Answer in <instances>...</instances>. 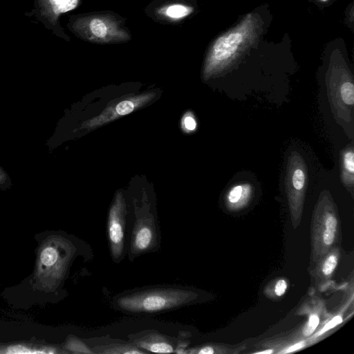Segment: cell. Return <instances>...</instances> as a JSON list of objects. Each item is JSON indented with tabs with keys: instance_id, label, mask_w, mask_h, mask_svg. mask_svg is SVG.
I'll return each instance as SVG.
<instances>
[{
	"instance_id": "1",
	"label": "cell",
	"mask_w": 354,
	"mask_h": 354,
	"mask_svg": "<svg viewBox=\"0 0 354 354\" xmlns=\"http://www.w3.org/2000/svg\"><path fill=\"white\" fill-rule=\"evenodd\" d=\"M80 256L93 257V252L86 243L77 237L53 232L41 239L32 276L35 288L47 293L62 288L73 262Z\"/></svg>"
},
{
	"instance_id": "2",
	"label": "cell",
	"mask_w": 354,
	"mask_h": 354,
	"mask_svg": "<svg viewBox=\"0 0 354 354\" xmlns=\"http://www.w3.org/2000/svg\"><path fill=\"white\" fill-rule=\"evenodd\" d=\"M267 22L259 12L243 16L232 28L218 35L208 46L203 75L208 78L243 53L258 44L267 28Z\"/></svg>"
},
{
	"instance_id": "3",
	"label": "cell",
	"mask_w": 354,
	"mask_h": 354,
	"mask_svg": "<svg viewBox=\"0 0 354 354\" xmlns=\"http://www.w3.org/2000/svg\"><path fill=\"white\" fill-rule=\"evenodd\" d=\"M198 294L181 285H153L128 289L109 299L113 310L132 315H147L181 308L194 303Z\"/></svg>"
},
{
	"instance_id": "4",
	"label": "cell",
	"mask_w": 354,
	"mask_h": 354,
	"mask_svg": "<svg viewBox=\"0 0 354 354\" xmlns=\"http://www.w3.org/2000/svg\"><path fill=\"white\" fill-rule=\"evenodd\" d=\"M66 27L77 38L91 44H120L132 39L126 19L111 10L71 15Z\"/></svg>"
},
{
	"instance_id": "5",
	"label": "cell",
	"mask_w": 354,
	"mask_h": 354,
	"mask_svg": "<svg viewBox=\"0 0 354 354\" xmlns=\"http://www.w3.org/2000/svg\"><path fill=\"white\" fill-rule=\"evenodd\" d=\"M133 219L127 236V255L130 261L140 256L159 250L161 233L157 214L144 197L141 203L133 200Z\"/></svg>"
},
{
	"instance_id": "6",
	"label": "cell",
	"mask_w": 354,
	"mask_h": 354,
	"mask_svg": "<svg viewBox=\"0 0 354 354\" xmlns=\"http://www.w3.org/2000/svg\"><path fill=\"white\" fill-rule=\"evenodd\" d=\"M127 206L121 191H118L109 207L106 221V237L110 256L120 263L127 255Z\"/></svg>"
},
{
	"instance_id": "7",
	"label": "cell",
	"mask_w": 354,
	"mask_h": 354,
	"mask_svg": "<svg viewBox=\"0 0 354 354\" xmlns=\"http://www.w3.org/2000/svg\"><path fill=\"white\" fill-rule=\"evenodd\" d=\"M156 96L153 91L127 95L110 102L97 115L82 123L80 129L92 130L143 107Z\"/></svg>"
},
{
	"instance_id": "8",
	"label": "cell",
	"mask_w": 354,
	"mask_h": 354,
	"mask_svg": "<svg viewBox=\"0 0 354 354\" xmlns=\"http://www.w3.org/2000/svg\"><path fill=\"white\" fill-rule=\"evenodd\" d=\"M198 11L196 0H151L144 9L149 19L166 25L180 24Z\"/></svg>"
},
{
	"instance_id": "9",
	"label": "cell",
	"mask_w": 354,
	"mask_h": 354,
	"mask_svg": "<svg viewBox=\"0 0 354 354\" xmlns=\"http://www.w3.org/2000/svg\"><path fill=\"white\" fill-rule=\"evenodd\" d=\"M82 1L35 0L33 9L26 15L34 16L57 37L70 41V37L60 24V18L62 15L79 7Z\"/></svg>"
},
{
	"instance_id": "10",
	"label": "cell",
	"mask_w": 354,
	"mask_h": 354,
	"mask_svg": "<svg viewBox=\"0 0 354 354\" xmlns=\"http://www.w3.org/2000/svg\"><path fill=\"white\" fill-rule=\"evenodd\" d=\"M127 339L147 353L183 354L189 344V341L182 333H179L178 337H171L154 330L131 333L127 335Z\"/></svg>"
},
{
	"instance_id": "11",
	"label": "cell",
	"mask_w": 354,
	"mask_h": 354,
	"mask_svg": "<svg viewBox=\"0 0 354 354\" xmlns=\"http://www.w3.org/2000/svg\"><path fill=\"white\" fill-rule=\"evenodd\" d=\"M0 354H68L62 344L28 340L0 343Z\"/></svg>"
},
{
	"instance_id": "12",
	"label": "cell",
	"mask_w": 354,
	"mask_h": 354,
	"mask_svg": "<svg viewBox=\"0 0 354 354\" xmlns=\"http://www.w3.org/2000/svg\"><path fill=\"white\" fill-rule=\"evenodd\" d=\"M94 354H146L130 341L110 336L84 338Z\"/></svg>"
},
{
	"instance_id": "13",
	"label": "cell",
	"mask_w": 354,
	"mask_h": 354,
	"mask_svg": "<svg viewBox=\"0 0 354 354\" xmlns=\"http://www.w3.org/2000/svg\"><path fill=\"white\" fill-rule=\"evenodd\" d=\"M68 354H94L84 338L70 334L62 344Z\"/></svg>"
},
{
	"instance_id": "14",
	"label": "cell",
	"mask_w": 354,
	"mask_h": 354,
	"mask_svg": "<svg viewBox=\"0 0 354 354\" xmlns=\"http://www.w3.org/2000/svg\"><path fill=\"white\" fill-rule=\"evenodd\" d=\"M342 100L347 105L354 103V85L351 82H344L340 88Z\"/></svg>"
},
{
	"instance_id": "15",
	"label": "cell",
	"mask_w": 354,
	"mask_h": 354,
	"mask_svg": "<svg viewBox=\"0 0 354 354\" xmlns=\"http://www.w3.org/2000/svg\"><path fill=\"white\" fill-rule=\"evenodd\" d=\"M181 127L185 132H191L196 129V122L190 112L185 113L181 119Z\"/></svg>"
},
{
	"instance_id": "16",
	"label": "cell",
	"mask_w": 354,
	"mask_h": 354,
	"mask_svg": "<svg viewBox=\"0 0 354 354\" xmlns=\"http://www.w3.org/2000/svg\"><path fill=\"white\" fill-rule=\"evenodd\" d=\"M306 181L304 171L301 169H297L294 171L292 176V183L294 188L297 190H301L304 188Z\"/></svg>"
},
{
	"instance_id": "17",
	"label": "cell",
	"mask_w": 354,
	"mask_h": 354,
	"mask_svg": "<svg viewBox=\"0 0 354 354\" xmlns=\"http://www.w3.org/2000/svg\"><path fill=\"white\" fill-rule=\"evenodd\" d=\"M319 323V318L317 315H312L306 324L303 333L305 336H310L316 329Z\"/></svg>"
},
{
	"instance_id": "18",
	"label": "cell",
	"mask_w": 354,
	"mask_h": 354,
	"mask_svg": "<svg viewBox=\"0 0 354 354\" xmlns=\"http://www.w3.org/2000/svg\"><path fill=\"white\" fill-rule=\"evenodd\" d=\"M337 263V257L335 255L329 256L325 261L323 267L322 272L326 275H330L336 268Z\"/></svg>"
},
{
	"instance_id": "19",
	"label": "cell",
	"mask_w": 354,
	"mask_h": 354,
	"mask_svg": "<svg viewBox=\"0 0 354 354\" xmlns=\"http://www.w3.org/2000/svg\"><path fill=\"white\" fill-rule=\"evenodd\" d=\"M343 160L344 169L353 176L354 172V153L353 151L346 152Z\"/></svg>"
},
{
	"instance_id": "20",
	"label": "cell",
	"mask_w": 354,
	"mask_h": 354,
	"mask_svg": "<svg viewBox=\"0 0 354 354\" xmlns=\"http://www.w3.org/2000/svg\"><path fill=\"white\" fill-rule=\"evenodd\" d=\"M12 185L11 178L5 169L0 166V190L6 191Z\"/></svg>"
},
{
	"instance_id": "21",
	"label": "cell",
	"mask_w": 354,
	"mask_h": 354,
	"mask_svg": "<svg viewBox=\"0 0 354 354\" xmlns=\"http://www.w3.org/2000/svg\"><path fill=\"white\" fill-rule=\"evenodd\" d=\"M243 187L241 185H236L232 188L229 194L228 200L232 203H237L243 194Z\"/></svg>"
},
{
	"instance_id": "22",
	"label": "cell",
	"mask_w": 354,
	"mask_h": 354,
	"mask_svg": "<svg viewBox=\"0 0 354 354\" xmlns=\"http://www.w3.org/2000/svg\"><path fill=\"white\" fill-rule=\"evenodd\" d=\"M342 322V317L339 315H337L334 317L332 319H330L327 324L324 325V326L321 329V330L317 333V335H321L331 328H334L337 325H339Z\"/></svg>"
},
{
	"instance_id": "23",
	"label": "cell",
	"mask_w": 354,
	"mask_h": 354,
	"mask_svg": "<svg viewBox=\"0 0 354 354\" xmlns=\"http://www.w3.org/2000/svg\"><path fill=\"white\" fill-rule=\"evenodd\" d=\"M337 219L335 216L333 215H329L325 221V225H326V230L335 232L336 231V227H337Z\"/></svg>"
},
{
	"instance_id": "24",
	"label": "cell",
	"mask_w": 354,
	"mask_h": 354,
	"mask_svg": "<svg viewBox=\"0 0 354 354\" xmlns=\"http://www.w3.org/2000/svg\"><path fill=\"white\" fill-rule=\"evenodd\" d=\"M286 288H287L286 282L282 279L279 280L275 285V288H274L275 294L279 297L282 296L285 293Z\"/></svg>"
},
{
	"instance_id": "25",
	"label": "cell",
	"mask_w": 354,
	"mask_h": 354,
	"mask_svg": "<svg viewBox=\"0 0 354 354\" xmlns=\"http://www.w3.org/2000/svg\"><path fill=\"white\" fill-rule=\"evenodd\" d=\"M348 11L346 12V22L350 28H353V3L352 2L350 6H348Z\"/></svg>"
},
{
	"instance_id": "26",
	"label": "cell",
	"mask_w": 354,
	"mask_h": 354,
	"mask_svg": "<svg viewBox=\"0 0 354 354\" xmlns=\"http://www.w3.org/2000/svg\"><path fill=\"white\" fill-rule=\"evenodd\" d=\"M335 238V232L326 230L323 234V241L325 244L330 245L333 243Z\"/></svg>"
},
{
	"instance_id": "27",
	"label": "cell",
	"mask_w": 354,
	"mask_h": 354,
	"mask_svg": "<svg viewBox=\"0 0 354 354\" xmlns=\"http://www.w3.org/2000/svg\"><path fill=\"white\" fill-rule=\"evenodd\" d=\"M304 342H298L291 346H290L289 348H288L285 351L284 353H290V352H293V351H295L297 350H299L300 348H301L304 346Z\"/></svg>"
},
{
	"instance_id": "28",
	"label": "cell",
	"mask_w": 354,
	"mask_h": 354,
	"mask_svg": "<svg viewBox=\"0 0 354 354\" xmlns=\"http://www.w3.org/2000/svg\"><path fill=\"white\" fill-rule=\"evenodd\" d=\"M316 3L321 6H328L332 3V0H315Z\"/></svg>"
},
{
	"instance_id": "29",
	"label": "cell",
	"mask_w": 354,
	"mask_h": 354,
	"mask_svg": "<svg viewBox=\"0 0 354 354\" xmlns=\"http://www.w3.org/2000/svg\"><path fill=\"white\" fill-rule=\"evenodd\" d=\"M272 352H273L272 350L268 349V350L263 351H259V352H257L256 353H258V354H263V353L270 354V353H272Z\"/></svg>"
}]
</instances>
